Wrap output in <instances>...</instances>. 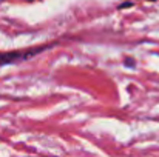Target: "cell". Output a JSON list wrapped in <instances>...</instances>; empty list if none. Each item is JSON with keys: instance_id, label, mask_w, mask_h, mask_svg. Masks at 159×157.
Instances as JSON below:
<instances>
[{"instance_id": "1", "label": "cell", "mask_w": 159, "mask_h": 157, "mask_svg": "<svg viewBox=\"0 0 159 157\" xmlns=\"http://www.w3.org/2000/svg\"><path fill=\"white\" fill-rule=\"evenodd\" d=\"M48 46H37V48H28V50H17V51H0V66L12 65L19 62H25L33 59L34 55L40 54L47 50Z\"/></svg>"}]
</instances>
